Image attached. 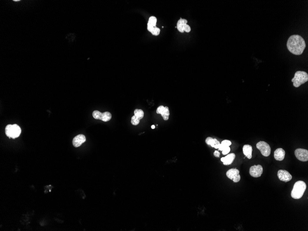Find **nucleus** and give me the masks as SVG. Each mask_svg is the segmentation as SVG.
I'll use <instances>...</instances> for the list:
<instances>
[{"label": "nucleus", "mask_w": 308, "mask_h": 231, "mask_svg": "<svg viewBox=\"0 0 308 231\" xmlns=\"http://www.w3.org/2000/svg\"><path fill=\"white\" fill-rule=\"evenodd\" d=\"M287 45L291 53L297 55L302 54L306 47L305 41L299 35H293L290 37L287 42Z\"/></svg>", "instance_id": "f257e3e1"}, {"label": "nucleus", "mask_w": 308, "mask_h": 231, "mask_svg": "<svg viewBox=\"0 0 308 231\" xmlns=\"http://www.w3.org/2000/svg\"><path fill=\"white\" fill-rule=\"evenodd\" d=\"M306 189V184L303 181H298L295 183L291 192V196L295 199H299L303 197Z\"/></svg>", "instance_id": "f03ea898"}, {"label": "nucleus", "mask_w": 308, "mask_h": 231, "mask_svg": "<svg viewBox=\"0 0 308 231\" xmlns=\"http://www.w3.org/2000/svg\"><path fill=\"white\" fill-rule=\"evenodd\" d=\"M308 81V74L304 71H297L295 73L294 77L292 80L293 86L296 88L299 87L301 85L306 83Z\"/></svg>", "instance_id": "7ed1b4c3"}, {"label": "nucleus", "mask_w": 308, "mask_h": 231, "mask_svg": "<svg viewBox=\"0 0 308 231\" xmlns=\"http://www.w3.org/2000/svg\"><path fill=\"white\" fill-rule=\"evenodd\" d=\"M21 133V130L20 127L18 125H17V124L8 125L6 127V134L10 138H12L13 139H14L18 138L19 137Z\"/></svg>", "instance_id": "20e7f679"}, {"label": "nucleus", "mask_w": 308, "mask_h": 231, "mask_svg": "<svg viewBox=\"0 0 308 231\" xmlns=\"http://www.w3.org/2000/svg\"><path fill=\"white\" fill-rule=\"evenodd\" d=\"M256 148L260 151L262 156L266 157L269 156L271 154V148L266 142L264 141H260L256 144Z\"/></svg>", "instance_id": "39448f33"}, {"label": "nucleus", "mask_w": 308, "mask_h": 231, "mask_svg": "<svg viewBox=\"0 0 308 231\" xmlns=\"http://www.w3.org/2000/svg\"><path fill=\"white\" fill-rule=\"evenodd\" d=\"M93 117L96 120H100L104 122H107L111 119L112 115L110 112H105L101 113L99 111L95 110L92 113Z\"/></svg>", "instance_id": "423d86ee"}, {"label": "nucleus", "mask_w": 308, "mask_h": 231, "mask_svg": "<svg viewBox=\"0 0 308 231\" xmlns=\"http://www.w3.org/2000/svg\"><path fill=\"white\" fill-rule=\"evenodd\" d=\"M226 176L230 179L233 180L234 182L237 183L240 180L239 171L236 169H232L226 172Z\"/></svg>", "instance_id": "0eeeda50"}, {"label": "nucleus", "mask_w": 308, "mask_h": 231, "mask_svg": "<svg viewBox=\"0 0 308 231\" xmlns=\"http://www.w3.org/2000/svg\"><path fill=\"white\" fill-rule=\"evenodd\" d=\"M295 155L299 160L302 161H308V151L303 148H297L295 151Z\"/></svg>", "instance_id": "6e6552de"}, {"label": "nucleus", "mask_w": 308, "mask_h": 231, "mask_svg": "<svg viewBox=\"0 0 308 231\" xmlns=\"http://www.w3.org/2000/svg\"><path fill=\"white\" fill-rule=\"evenodd\" d=\"M263 173V168L260 165H254L250 169V175L255 178L260 177Z\"/></svg>", "instance_id": "1a4fd4ad"}, {"label": "nucleus", "mask_w": 308, "mask_h": 231, "mask_svg": "<svg viewBox=\"0 0 308 231\" xmlns=\"http://www.w3.org/2000/svg\"><path fill=\"white\" fill-rule=\"evenodd\" d=\"M278 177L279 180L287 182L290 181L292 179L291 174L285 170H279L278 172Z\"/></svg>", "instance_id": "9d476101"}, {"label": "nucleus", "mask_w": 308, "mask_h": 231, "mask_svg": "<svg viewBox=\"0 0 308 231\" xmlns=\"http://www.w3.org/2000/svg\"><path fill=\"white\" fill-rule=\"evenodd\" d=\"M86 141L85 136L83 134H79L73 138L72 144L75 147H78L81 146Z\"/></svg>", "instance_id": "9b49d317"}, {"label": "nucleus", "mask_w": 308, "mask_h": 231, "mask_svg": "<svg viewBox=\"0 0 308 231\" xmlns=\"http://www.w3.org/2000/svg\"><path fill=\"white\" fill-rule=\"evenodd\" d=\"M285 151L283 148H277L274 152V158L276 160L281 161L285 158Z\"/></svg>", "instance_id": "f8f14e48"}, {"label": "nucleus", "mask_w": 308, "mask_h": 231, "mask_svg": "<svg viewBox=\"0 0 308 231\" xmlns=\"http://www.w3.org/2000/svg\"><path fill=\"white\" fill-rule=\"evenodd\" d=\"M236 156L234 153H231L228 154V155L225 157H222L221 158V161L223 162V164L225 165H229L233 163L235 159Z\"/></svg>", "instance_id": "ddd939ff"}, {"label": "nucleus", "mask_w": 308, "mask_h": 231, "mask_svg": "<svg viewBox=\"0 0 308 231\" xmlns=\"http://www.w3.org/2000/svg\"><path fill=\"white\" fill-rule=\"evenodd\" d=\"M244 154L248 159H251L252 158V147L249 144L244 145L243 148Z\"/></svg>", "instance_id": "4468645a"}, {"label": "nucleus", "mask_w": 308, "mask_h": 231, "mask_svg": "<svg viewBox=\"0 0 308 231\" xmlns=\"http://www.w3.org/2000/svg\"><path fill=\"white\" fill-rule=\"evenodd\" d=\"M157 19L155 16L150 17L147 24V29L150 32H151L154 27H156Z\"/></svg>", "instance_id": "2eb2a0df"}, {"label": "nucleus", "mask_w": 308, "mask_h": 231, "mask_svg": "<svg viewBox=\"0 0 308 231\" xmlns=\"http://www.w3.org/2000/svg\"><path fill=\"white\" fill-rule=\"evenodd\" d=\"M187 24V20L186 19H181L180 20H178L177 24V28L180 32H181V33L184 32V28Z\"/></svg>", "instance_id": "dca6fc26"}, {"label": "nucleus", "mask_w": 308, "mask_h": 231, "mask_svg": "<svg viewBox=\"0 0 308 231\" xmlns=\"http://www.w3.org/2000/svg\"><path fill=\"white\" fill-rule=\"evenodd\" d=\"M232 143L229 140H223L222 142H221V144H220V146H219V149L220 151H222L224 150V148L227 147L229 146L230 145H231Z\"/></svg>", "instance_id": "f3484780"}, {"label": "nucleus", "mask_w": 308, "mask_h": 231, "mask_svg": "<svg viewBox=\"0 0 308 231\" xmlns=\"http://www.w3.org/2000/svg\"><path fill=\"white\" fill-rule=\"evenodd\" d=\"M169 115H170V113H169V108L168 107H165L163 111L161 113V116L163 117L164 120L168 121L169 119Z\"/></svg>", "instance_id": "a211bd4d"}, {"label": "nucleus", "mask_w": 308, "mask_h": 231, "mask_svg": "<svg viewBox=\"0 0 308 231\" xmlns=\"http://www.w3.org/2000/svg\"><path fill=\"white\" fill-rule=\"evenodd\" d=\"M134 116H136L138 119H141L143 118L144 116V112L142 109H136L134 110Z\"/></svg>", "instance_id": "6ab92c4d"}, {"label": "nucleus", "mask_w": 308, "mask_h": 231, "mask_svg": "<svg viewBox=\"0 0 308 231\" xmlns=\"http://www.w3.org/2000/svg\"><path fill=\"white\" fill-rule=\"evenodd\" d=\"M220 144H221V143H220V142L218 140H217L216 138H213L211 140L210 143H209V145H211V147L215 148H216V149L219 148Z\"/></svg>", "instance_id": "aec40b11"}, {"label": "nucleus", "mask_w": 308, "mask_h": 231, "mask_svg": "<svg viewBox=\"0 0 308 231\" xmlns=\"http://www.w3.org/2000/svg\"><path fill=\"white\" fill-rule=\"evenodd\" d=\"M140 122V120L138 119L135 116H133L131 119V123L133 125L137 126Z\"/></svg>", "instance_id": "412c9836"}, {"label": "nucleus", "mask_w": 308, "mask_h": 231, "mask_svg": "<svg viewBox=\"0 0 308 231\" xmlns=\"http://www.w3.org/2000/svg\"><path fill=\"white\" fill-rule=\"evenodd\" d=\"M150 32H151L153 35H155V36H158V35H159L160 32V29L159 28L157 27H154Z\"/></svg>", "instance_id": "4be33fe9"}, {"label": "nucleus", "mask_w": 308, "mask_h": 231, "mask_svg": "<svg viewBox=\"0 0 308 231\" xmlns=\"http://www.w3.org/2000/svg\"><path fill=\"white\" fill-rule=\"evenodd\" d=\"M164 108H165V107H164L163 105L160 106L159 107L157 108V110H156V113H158V114H160V115H161V113H163V111Z\"/></svg>", "instance_id": "5701e85b"}, {"label": "nucleus", "mask_w": 308, "mask_h": 231, "mask_svg": "<svg viewBox=\"0 0 308 231\" xmlns=\"http://www.w3.org/2000/svg\"><path fill=\"white\" fill-rule=\"evenodd\" d=\"M230 151V148L229 147V146L227 147L222 151V154L224 155H227L228 154V153H229Z\"/></svg>", "instance_id": "b1692460"}, {"label": "nucleus", "mask_w": 308, "mask_h": 231, "mask_svg": "<svg viewBox=\"0 0 308 231\" xmlns=\"http://www.w3.org/2000/svg\"><path fill=\"white\" fill-rule=\"evenodd\" d=\"M191 29L190 27L188 24H186L185 26V28H184V32H186L187 33L190 32Z\"/></svg>", "instance_id": "393cba45"}, {"label": "nucleus", "mask_w": 308, "mask_h": 231, "mask_svg": "<svg viewBox=\"0 0 308 231\" xmlns=\"http://www.w3.org/2000/svg\"><path fill=\"white\" fill-rule=\"evenodd\" d=\"M212 138H211V137H208V138H206V140H205V142H206V143H207L208 145H209V143H210V142H211Z\"/></svg>", "instance_id": "a878e982"}, {"label": "nucleus", "mask_w": 308, "mask_h": 231, "mask_svg": "<svg viewBox=\"0 0 308 231\" xmlns=\"http://www.w3.org/2000/svg\"><path fill=\"white\" fill-rule=\"evenodd\" d=\"M213 155H214L215 156H216V157H220V153L218 151H216L214 152V153H213Z\"/></svg>", "instance_id": "bb28decb"}, {"label": "nucleus", "mask_w": 308, "mask_h": 231, "mask_svg": "<svg viewBox=\"0 0 308 231\" xmlns=\"http://www.w3.org/2000/svg\"><path fill=\"white\" fill-rule=\"evenodd\" d=\"M151 128H152V129H155V126H154V125H152V126H151Z\"/></svg>", "instance_id": "cd10ccee"}]
</instances>
